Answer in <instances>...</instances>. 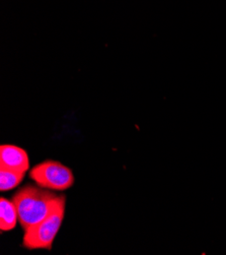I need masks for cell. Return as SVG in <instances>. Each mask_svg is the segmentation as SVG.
Masks as SVG:
<instances>
[{"label":"cell","mask_w":226,"mask_h":255,"mask_svg":"<svg viewBox=\"0 0 226 255\" xmlns=\"http://www.w3.org/2000/svg\"><path fill=\"white\" fill-rule=\"evenodd\" d=\"M62 195L39 185H26L12 196L18 214V223L24 230L48 217L58 205Z\"/></svg>","instance_id":"6da1fadb"},{"label":"cell","mask_w":226,"mask_h":255,"mask_svg":"<svg viewBox=\"0 0 226 255\" xmlns=\"http://www.w3.org/2000/svg\"><path fill=\"white\" fill-rule=\"evenodd\" d=\"M66 197L62 195L58 205L48 217L37 225L24 230L22 246L30 250H51L65 216Z\"/></svg>","instance_id":"7a4b0ae2"},{"label":"cell","mask_w":226,"mask_h":255,"mask_svg":"<svg viewBox=\"0 0 226 255\" xmlns=\"http://www.w3.org/2000/svg\"><path fill=\"white\" fill-rule=\"evenodd\" d=\"M34 182L48 190L64 191L74 184L73 172L60 162L48 160L36 165L30 171Z\"/></svg>","instance_id":"3957f363"},{"label":"cell","mask_w":226,"mask_h":255,"mask_svg":"<svg viewBox=\"0 0 226 255\" xmlns=\"http://www.w3.org/2000/svg\"><path fill=\"white\" fill-rule=\"evenodd\" d=\"M0 167L27 173L30 170L28 152L17 145L2 144L0 146Z\"/></svg>","instance_id":"277c9868"},{"label":"cell","mask_w":226,"mask_h":255,"mask_svg":"<svg viewBox=\"0 0 226 255\" xmlns=\"http://www.w3.org/2000/svg\"><path fill=\"white\" fill-rule=\"evenodd\" d=\"M18 222V214L12 199L0 198V229L2 232L11 231Z\"/></svg>","instance_id":"5b68a950"},{"label":"cell","mask_w":226,"mask_h":255,"mask_svg":"<svg viewBox=\"0 0 226 255\" xmlns=\"http://www.w3.org/2000/svg\"><path fill=\"white\" fill-rule=\"evenodd\" d=\"M24 172H18L0 167V190L8 191L16 188L23 180Z\"/></svg>","instance_id":"8992f818"}]
</instances>
